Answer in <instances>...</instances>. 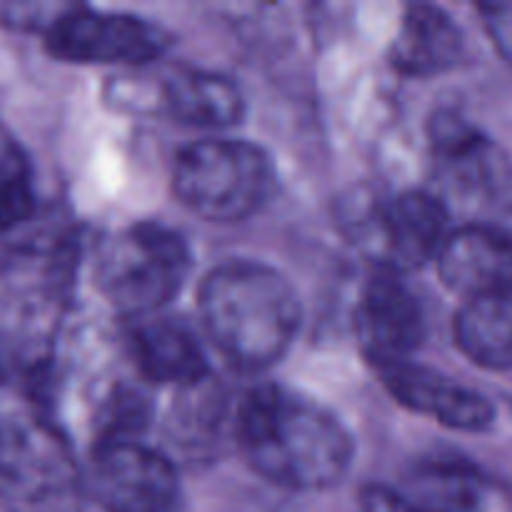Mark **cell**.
I'll use <instances>...</instances> for the list:
<instances>
[{
  "mask_svg": "<svg viewBox=\"0 0 512 512\" xmlns=\"http://www.w3.org/2000/svg\"><path fill=\"white\" fill-rule=\"evenodd\" d=\"M448 235V210L443 200L423 190L380 200L365 213L358 228L360 243L380 260V270L395 275L438 260Z\"/></svg>",
  "mask_w": 512,
  "mask_h": 512,
  "instance_id": "obj_9",
  "label": "cell"
},
{
  "mask_svg": "<svg viewBox=\"0 0 512 512\" xmlns=\"http://www.w3.org/2000/svg\"><path fill=\"white\" fill-rule=\"evenodd\" d=\"M188 270V248L175 230L135 223L105 243L98 260V285L115 310L143 318L178 293Z\"/></svg>",
  "mask_w": 512,
  "mask_h": 512,
  "instance_id": "obj_5",
  "label": "cell"
},
{
  "mask_svg": "<svg viewBox=\"0 0 512 512\" xmlns=\"http://www.w3.org/2000/svg\"><path fill=\"white\" fill-rule=\"evenodd\" d=\"M85 475L68 440L35 413L0 415V505L5 512H80Z\"/></svg>",
  "mask_w": 512,
  "mask_h": 512,
  "instance_id": "obj_3",
  "label": "cell"
},
{
  "mask_svg": "<svg viewBox=\"0 0 512 512\" xmlns=\"http://www.w3.org/2000/svg\"><path fill=\"white\" fill-rule=\"evenodd\" d=\"M138 370L160 385L193 388L208 375V360L188 325L173 318L145 320L133 333Z\"/></svg>",
  "mask_w": 512,
  "mask_h": 512,
  "instance_id": "obj_13",
  "label": "cell"
},
{
  "mask_svg": "<svg viewBox=\"0 0 512 512\" xmlns=\"http://www.w3.org/2000/svg\"><path fill=\"white\" fill-rule=\"evenodd\" d=\"M480 13L495 48L512 63V3L480 5Z\"/></svg>",
  "mask_w": 512,
  "mask_h": 512,
  "instance_id": "obj_20",
  "label": "cell"
},
{
  "mask_svg": "<svg viewBox=\"0 0 512 512\" xmlns=\"http://www.w3.org/2000/svg\"><path fill=\"white\" fill-rule=\"evenodd\" d=\"M200 318L210 343L240 373H260L293 345L300 300L278 270L235 260L205 275Z\"/></svg>",
  "mask_w": 512,
  "mask_h": 512,
  "instance_id": "obj_2",
  "label": "cell"
},
{
  "mask_svg": "<svg viewBox=\"0 0 512 512\" xmlns=\"http://www.w3.org/2000/svg\"><path fill=\"white\" fill-rule=\"evenodd\" d=\"M33 210L35 193L28 158L18 140L0 123V233L23 225Z\"/></svg>",
  "mask_w": 512,
  "mask_h": 512,
  "instance_id": "obj_18",
  "label": "cell"
},
{
  "mask_svg": "<svg viewBox=\"0 0 512 512\" xmlns=\"http://www.w3.org/2000/svg\"><path fill=\"white\" fill-rule=\"evenodd\" d=\"M455 343L488 370H512V283L465 300L455 318Z\"/></svg>",
  "mask_w": 512,
  "mask_h": 512,
  "instance_id": "obj_16",
  "label": "cell"
},
{
  "mask_svg": "<svg viewBox=\"0 0 512 512\" xmlns=\"http://www.w3.org/2000/svg\"><path fill=\"white\" fill-rule=\"evenodd\" d=\"M85 493L105 512H178L180 480L173 463L138 440L95 443Z\"/></svg>",
  "mask_w": 512,
  "mask_h": 512,
  "instance_id": "obj_8",
  "label": "cell"
},
{
  "mask_svg": "<svg viewBox=\"0 0 512 512\" xmlns=\"http://www.w3.org/2000/svg\"><path fill=\"white\" fill-rule=\"evenodd\" d=\"M363 512H425L410 503L403 495H395L385 488H373L363 495Z\"/></svg>",
  "mask_w": 512,
  "mask_h": 512,
  "instance_id": "obj_21",
  "label": "cell"
},
{
  "mask_svg": "<svg viewBox=\"0 0 512 512\" xmlns=\"http://www.w3.org/2000/svg\"><path fill=\"white\" fill-rule=\"evenodd\" d=\"M378 370L388 393L400 405L438 420L445 428L480 433L495 423V408L485 395L453 383L435 370L413 363L385 365Z\"/></svg>",
  "mask_w": 512,
  "mask_h": 512,
  "instance_id": "obj_11",
  "label": "cell"
},
{
  "mask_svg": "<svg viewBox=\"0 0 512 512\" xmlns=\"http://www.w3.org/2000/svg\"><path fill=\"white\" fill-rule=\"evenodd\" d=\"M430 145L435 158L463 188L495 190L503 180V163L495 145L458 113L435 115L430 123Z\"/></svg>",
  "mask_w": 512,
  "mask_h": 512,
  "instance_id": "obj_15",
  "label": "cell"
},
{
  "mask_svg": "<svg viewBox=\"0 0 512 512\" xmlns=\"http://www.w3.org/2000/svg\"><path fill=\"white\" fill-rule=\"evenodd\" d=\"M435 263L453 293L478 298L512 283V240L488 225L450 230Z\"/></svg>",
  "mask_w": 512,
  "mask_h": 512,
  "instance_id": "obj_12",
  "label": "cell"
},
{
  "mask_svg": "<svg viewBox=\"0 0 512 512\" xmlns=\"http://www.w3.org/2000/svg\"><path fill=\"white\" fill-rule=\"evenodd\" d=\"M43 38L53 58L83 65L143 68L170 48L168 30L150 20L73 3Z\"/></svg>",
  "mask_w": 512,
  "mask_h": 512,
  "instance_id": "obj_7",
  "label": "cell"
},
{
  "mask_svg": "<svg viewBox=\"0 0 512 512\" xmlns=\"http://www.w3.org/2000/svg\"><path fill=\"white\" fill-rule=\"evenodd\" d=\"M390 60L405 75L445 73L463 60V33L438 5H413L403 15Z\"/></svg>",
  "mask_w": 512,
  "mask_h": 512,
  "instance_id": "obj_14",
  "label": "cell"
},
{
  "mask_svg": "<svg viewBox=\"0 0 512 512\" xmlns=\"http://www.w3.org/2000/svg\"><path fill=\"white\" fill-rule=\"evenodd\" d=\"M70 8V3H0V28L23 33H48L55 20Z\"/></svg>",
  "mask_w": 512,
  "mask_h": 512,
  "instance_id": "obj_19",
  "label": "cell"
},
{
  "mask_svg": "<svg viewBox=\"0 0 512 512\" xmlns=\"http://www.w3.org/2000/svg\"><path fill=\"white\" fill-rule=\"evenodd\" d=\"M110 100L138 115H163L195 128H230L243 118L245 100L230 78L185 65H143L120 75Z\"/></svg>",
  "mask_w": 512,
  "mask_h": 512,
  "instance_id": "obj_6",
  "label": "cell"
},
{
  "mask_svg": "<svg viewBox=\"0 0 512 512\" xmlns=\"http://www.w3.org/2000/svg\"><path fill=\"white\" fill-rule=\"evenodd\" d=\"M238 443L255 473L288 490L330 488L353 463V440L343 423L280 385H260L245 395Z\"/></svg>",
  "mask_w": 512,
  "mask_h": 512,
  "instance_id": "obj_1",
  "label": "cell"
},
{
  "mask_svg": "<svg viewBox=\"0 0 512 512\" xmlns=\"http://www.w3.org/2000/svg\"><path fill=\"white\" fill-rule=\"evenodd\" d=\"M413 500L425 512H485L490 505L488 478L470 465L435 463L413 480Z\"/></svg>",
  "mask_w": 512,
  "mask_h": 512,
  "instance_id": "obj_17",
  "label": "cell"
},
{
  "mask_svg": "<svg viewBox=\"0 0 512 512\" xmlns=\"http://www.w3.org/2000/svg\"><path fill=\"white\" fill-rule=\"evenodd\" d=\"M358 340L378 368L410 363L425 340V313L418 295L390 270H378L363 288L355 313Z\"/></svg>",
  "mask_w": 512,
  "mask_h": 512,
  "instance_id": "obj_10",
  "label": "cell"
},
{
  "mask_svg": "<svg viewBox=\"0 0 512 512\" xmlns=\"http://www.w3.org/2000/svg\"><path fill=\"white\" fill-rule=\"evenodd\" d=\"M173 190L203 220L240 223L268 203L275 190V168L253 143L200 140L175 158Z\"/></svg>",
  "mask_w": 512,
  "mask_h": 512,
  "instance_id": "obj_4",
  "label": "cell"
}]
</instances>
